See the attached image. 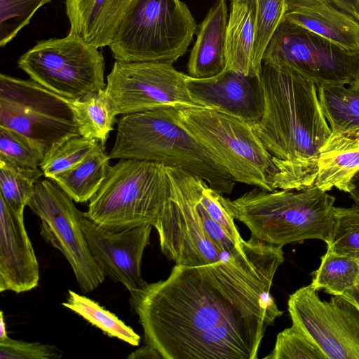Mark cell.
Here are the masks:
<instances>
[{
  "mask_svg": "<svg viewBox=\"0 0 359 359\" xmlns=\"http://www.w3.org/2000/svg\"><path fill=\"white\" fill-rule=\"evenodd\" d=\"M166 62L116 60L105 90L118 114L159 107H201L191 97L187 75Z\"/></svg>",
  "mask_w": 359,
  "mask_h": 359,
  "instance_id": "4fadbf2b",
  "label": "cell"
},
{
  "mask_svg": "<svg viewBox=\"0 0 359 359\" xmlns=\"http://www.w3.org/2000/svg\"><path fill=\"white\" fill-rule=\"evenodd\" d=\"M228 18L226 0H217L209 9L191 50L187 65L189 76L207 79L225 69Z\"/></svg>",
  "mask_w": 359,
  "mask_h": 359,
  "instance_id": "ffe728a7",
  "label": "cell"
},
{
  "mask_svg": "<svg viewBox=\"0 0 359 359\" xmlns=\"http://www.w3.org/2000/svg\"><path fill=\"white\" fill-rule=\"evenodd\" d=\"M358 283L359 260L327 250L311 285L316 291L323 289L332 295L341 296Z\"/></svg>",
  "mask_w": 359,
  "mask_h": 359,
  "instance_id": "4316f807",
  "label": "cell"
},
{
  "mask_svg": "<svg viewBox=\"0 0 359 359\" xmlns=\"http://www.w3.org/2000/svg\"><path fill=\"white\" fill-rule=\"evenodd\" d=\"M129 359H163L160 353L151 345L146 344L128 355Z\"/></svg>",
  "mask_w": 359,
  "mask_h": 359,
  "instance_id": "74e56055",
  "label": "cell"
},
{
  "mask_svg": "<svg viewBox=\"0 0 359 359\" xmlns=\"http://www.w3.org/2000/svg\"><path fill=\"white\" fill-rule=\"evenodd\" d=\"M178 109L159 107L121 116L110 159H135L180 168L202 178L219 194H230L236 182L179 123Z\"/></svg>",
  "mask_w": 359,
  "mask_h": 359,
  "instance_id": "3957f363",
  "label": "cell"
},
{
  "mask_svg": "<svg viewBox=\"0 0 359 359\" xmlns=\"http://www.w3.org/2000/svg\"><path fill=\"white\" fill-rule=\"evenodd\" d=\"M42 175L40 168L24 169L0 161V196L13 209L24 212Z\"/></svg>",
  "mask_w": 359,
  "mask_h": 359,
  "instance_id": "83f0119b",
  "label": "cell"
},
{
  "mask_svg": "<svg viewBox=\"0 0 359 359\" xmlns=\"http://www.w3.org/2000/svg\"><path fill=\"white\" fill-rule=\"evenodd\" d=\"M54 181L39 180L28 207L41 220L40 234L69 262L81 291L95 290L105 276L93 259L83 231V212Z\"/></svg>",
  "mask_w": 359,
  "mask_h": 359,
  "instance_id": "7c38bea8",
  "label": "cell"
},
{
  "mask_svg": "<svg viewBox=\"0 0 359 359\" xmlns=\"http://www.w3.org/2000/svg\"><path fill=\"white\" fill-rule=\"evenodd\" d=\"M187 86L192 100L201 107L233 116L251 126L262 116L264 100L259 75H245L225 69L207 79L187 75Z\"/></svg>",
  "mask_w": 359,
  "mask_h": 359,
  "instance_id": "2e32d148",
  "label": "cell"
},
{
  "mask_svg": "<svg viewBox=\"0 0 359 359\" xmlns=\"http://www.w3.org/2000/svg\"><path fill=\"white\" fill-rule=\"evenodd\" d=\"M283 246L252 236L227 260L177 265L130 298L145 344L163 359H257L283 313L271 294Z\"/></svg>",
  "mask_w": 359,
  "mask_h": 359,
  "instance_id": "6da1fadb",
  "label": "cell"
},
{
  "mask_svg": "<svg viewBox=\"0 0 359 359\" xmlns=\"http://www.w3.org/2000/svg\"><path fill=\"white\" fill-rule=\"evenodd\" d=\"M332 4L346 13L359 22V0H328Z\"/></svg>",
  "mask_w": 359,
  "mask_h": 359,
  "instance_id": "8d00e7d4",
  "label": "cell"
},
{
  "mask_svg": "<svg viewBox=\"0 0 359 359\" xmlns=\"http://www.w3.org/2000/svg\"><path fill=\"white\" fill-rule=\"evenodd\" d=\"M62 351L56 346L15 340L0 341V359H60Z\"/></svg>",
  "mask_w": 359,
  "mask_h": 359,
  "instance_id": "d590c367",
  "label": "cell"
},
{
  "mask_svg": "<svg viewBox=\"0 0 359 359\" xmlns=\"http://www.w3.org/2000/svg\"><path fill=\"white\" fill-rule=\"evenodd\" d=\"M266 359H326L321 350L294 325L278 334L276 344Z\"/></svg>",
  "mask_w": 359,
  "mask_h": 359,
  "instance_id": "836d02e7",
  "label": "cell"
},
{
  "mask_svg": "<svg viewBox=\"0 0 359 359\" xmlns=\"http://www.w3.org/2000/svg\"><path fill=\"white\" fill-rule=\"evenodd\" d=\"M230 6L226 36L225 69L245 75L257 76L252 66L256 0H230Z\"/></svg>",
  "mask_w": 359,
  "mask_h": 359,
  "instance_id": "7402d4cb",
  "label": "cell"
},
{
  "mask_svg": "<svg viewBox=\"0 0 359 359\" xmlns=\"http://www.w3.org/2000/svg\"><path fill=\"white\" fill-rule=\"evenodd\" d=\"M323 113L332 131H359V95L345 86H316Z\"/></svg>",
  "mask_w": 359,
  "mask_h": 359,
  "instance_id": "d4e9b609",
  "label": "cell"
},
{
  "mask_svg": "<svg viewBox=\"0 0 359 359\" xmlns=\"http://www.w3.org/2000/svg\"><path fill=\"white\" fill-rule=\"evenodd\" d=\"M39 265L24 223V212L0 196V292L17 294L35 288Z\"/></svg>",
  "mask_w": 359,
  "mask_h": 359,
  "instance_id": "e0dca14e",
  "label": "cell"
},
{
  "mask_svg": "<svg viewBox=\"0 0 359 359\" xmlns=\"http://www.w3.org/2000/svg\"><path fill=\"white\" fill-rule=\"evenodd\" d=\"M262 62L287 66L316 86L350 85L359 72V52L346 50L285 18Z\"/></svg>",
  "mask_w": 359,
  "mask_h": 359,
  "instance_id": "8fae6325",
  "label": "cell"
},
{
  "mask_svg": "<svg viewBox=\"0 0 359 359\" xmlns=\"http://www.w3.org/2000/svg\"><path fill=\"white\" fill-rule=\"evenodd\" d=\"M171 196L155 225L162 252L177 265L198 266L229 259L206 231L196 208L197 178L168 167Z\"/></svg>",
  "mask_w": 359,
  "mask_h": 359,
  "instance_id": "9c48e42d",
  "label": "cell"
},
{
  "mask_svg": "<svg viewBox=\"0 0 359 359\" xmlns=\"http://www.w3.org/2000/svg\"><path fill=\"white\" fill-rule=\"evenodd\" d=\"M46 150L39 142L0 126V161L24 169H37Z\"/></svg>",
  "mask_w": 359,
  "mask_h": 359,
  "instance_id": "f1b7e54d",
  "label": "cell"
},
{
  "mask_svg": "<svg viewBox=\"0 0 359 359\" xmlns=\"http://www.w3.org/2000/svg\"><path fill=\"white\" fill-rule=\"evenodd\" d=\"M151 225L113 230L87 218L82 229L90 254L105 276L121 283L130 297L147 286L141 273L144 250L149 243Z\"/></svg>",
  "mask_w": 359,
  "mask_h": 359,
  "instance_id": "9a60e30c",
  "label": "cell"
},
{
  "mask_svg": "<svg viewBox=\"0 0 359 359\" xmlns=\"http://www.w3.org/2000/svg\"><path fill=\"white\" fill-rule=\"evenodd\" d=\"M0 126L41 144L46 152L66 138L81 135L70 100L32 79L0 74Z\"/></svg>",
  "mask_w": 359,
  "mask_h": 359,
  "instance_id": "30bf717a",
  "label": "cell"
},
{
  "mask_svg": "<svg viewBox=\"0 0 359 359\" xmlns=\"http://www.w3.org/2000/svg\"><path fill=\"white\" fill-rule=\"evenodd\" d=\"M51 0H0V46H5L36 11Z\"/></svg>",
  "mask_w": 359,
  "mask_h": 359,
  "instance_id": "d6a6232c",
  "label": "cell"
},
{
  "mask_svg": "<svg viewBox=\"0 0 359 359\" xmlns=\"http://www.w3.org/2000/svg\"><path fill=\"white\" fill-rule=\"evenodd\" d=\"M105 146L98 143L82 161L52 179L76 203L90 201L100 188L109 171L110 158Z\"/></svg>",
  "mask_w": 359,
  "mask_h": 359,
  "instance_id": "603a6c76",
  "label": "cell"
},
{
  "mask_svg": "<svg viewBox=\"0 0 359 359\" xmlns=\"http://www.w3.org/2000/svg\"><path fill=\"white\" fill-rule=\"evenodd\" d=\"M256 33L252 53V66L259 75L265 48L286 11V0H256Z\"/></svg>",
  "mask_w": 359,
  "mask_h": 359,
  "instance_id": "1f68e13d",
  "label": "cell"
},
{
  "mask_svg": "<svg viewBox=\"0 0 359 359\" xmlns=\"http://www.w3.org/2000/svg\"><path fill=\"white\" fill-rule=\"evenodd\" d=\"M341 297L353 304L359 310V289L357 287L348 290Z\"/></svg>",
  "mask_w": 359,
  "mask_h": 359,
  "instance_id": "ab89813d",
  "label": "cell"
},
{
  "mask_svg": "<svg viewBox=\"0 0 359 359\" xmlns=\"http://www.w3.org/2000/svg\"><path fill=\"white\" fill-rule=\"evenodd\" d=\"M182 126L217 159L235 182L273 191L278 169L251 125L204 107H182Z\"/></svg>",
  "mask_w": 359,
  "mask_h": 359,
  "instance_id": "52a82bcc",
  "label": "cell"
},
{
  "mask_svg": "<svg viewBox=\"0 0 359 359\" xmlns=\"http://www.w3.org/2000/svg\"><path fill=\"white\" fill-rule=\"evenodd\" d=\"M18 65L31 79L69 100L106 88L102 53L72 34L37 42Z\"/></svg>",
  "mask_w": 359,
  "mask_h": 359,
  "instance_id": "ba28073f",
  "label": "cell"
},
{
  "mask_svg": "<svg viewBox=\"0 0 359 359\" xmlns=\"http://www.w3.org/2000/svg\"><path fill=\"white\" fill-rule=\"evenodd\" d=\"M334 222L327 250L359 260V207L334 208Z\"/></svg>",
  "mask_w": 359,
  "mask_h": 359,
  "instance_id": "4dcf8cb0",
  "label": "cell"
},
{
  "mask_svg": "<svg viewBox=\"0 0 359 359\" xmlns=\"http://www.w3.org/2000/svg\"><path fill=\"white\" fill-rule=\"evenodd\" d=\"M70 105L80 135L105 146L118 114L105 89L70 100Z\"/></svg>",
  "mask_w": 359,
  "mask_h": 359,
  "instance_id": "cb8c5ba5",
  "label": "cell"
},
{
  "mask_svg": "<svg viewBox=\"0 0 359 359\" xmlns=\"http://www.w3.org/2000/svg\"><path fill=\"white\" fill-rule=\"evenodd\" d=\"M351 184L352 190L349 193L350 198L353 201L354 205L359 207V171L353 177Z\"/></svg>",
  "mask_w": 359,
  "mask_h": 359,
  "instance_id": "f35d334b",
  "label": "cell"
},
{
  "mask_svg": "<svg viewBox=\"0 0 359 359\" xmlns=\"http://www.w3.org/2000/svg\"><path fill=\"white\" fill-rule=\"evenodd\" d=\"M264 111L251 126L278 169L276 189L313 187L319 150L331 133L316 85L292 68L262 62Z\"/></svg>",
  "mask_w": 359,
  "mask_h": 359,
  "instance_id": "7a4b0ae2",
  "label": "cell"
},
{
  "mask_svg": "<svg viewBox=\"0 0 359 359\" xmlns=\"http://www.w3.org/2000/svg\"><path fill=\"white\" fill-rule=\"evenodd\" d=\"M335 200L316 186L271 191L255 187L233 201L224 197V203L251 236L283 247L307 239L327 243L334 222Z\"/></svg>",
  "mask_w": 359,
  "mask_h": 359,
  "instance_id": "277c9868",
  "label": "cell"
},
{
  "mask_svg": "<svg viewBox=\"0 0 359 359\" xmlns=\"http://www.w3.org/2000/svg\"><path fill=\"white\" fill-rule=\"evenodd\" d=\"M198 197L201 205L211 217L215 220L235 241L241 244L243 239L237 229L234 217L224 203V197L222 194L211 188L202 178L198 180Z\"/></svg>",
  "mask_w": 359,
  "mask_h": 359,
  "instance_id": "e575fe53",
  "label": "cell"
},
{
  "mask_svg": "<svg viewBox=\"0 0 359 359\" xmlns=\"http://www.w3.org/2000/svg\"><path fill=\"white\" fill-rule=\"evenodd\" d=\"M171 196L166 166L135 159H119L90 200L85 216L113 230L155 225Z\"/></svg>",
  "mask_w": 359,
  "mask_h": 359,
  "instance_id": "5b68a950",
  "label": "cell"
},
{
  "mask_svg": "<svg viewBox=\"0 0 359 359\" xmlns=\"http://www.w3.org/2000/svg\"><path fill=\"white\" fill-rule=\"evenodd\" d=\"M317 0H286L287 9ZM286 9V10H287Z\"/></svg>",
  "mask_w": 359,
  "mask_h": 359,
  "instance_id": "b9f144b4",
  "label": "cell"
},
{
  "mask_svg": "<svg viewBox=\"0 0 359 359\" xmlns=\"http://www.w3.org/2000/svg\"><path fill=\"white\" fill-rule=\"evenodd\" d=\"M196 27L181 0H136L109 46L118 61L174 63L187 53Z\"/></svg>",
  "mask_w": 359,
  "mask_h": 359,
  "instance_id": "8992f818",
  "label": "cell"
},
{
  "mask_svg": "<svg viewBox=\"0 0 359 359\" xmlns=\"http://www.w3.org/2000/svg\"><path fill=\"white\" fill-rule=\"evenodd\" d=\"M62 305L81 316L107 336L115 337L132 346L140 344V335L114 313L105 309L97 302L69 290L66 301Z\"/></svg>",
  "mask_w": 359,
  "mask_h": 359,
  "instance_id": "484cf974",
  "label": "cell"
},
{
  "mask_svg": "<svg viewBox=\"0 0 359 359\" xmlns=\"http://www.w3.org/2000/svg\"><path fill=\"white\" fill-rule=\"evenodd\" d=\"M95 140L81 135L66 138L53 144L45 154L40 168L46 178L52 179L84 160L97 147Z\"/></svg>",
  "mask_w": 359,
  "mask_h": 359,
  "instance_id": "f546056e",
  "label": "cell"
},
{
  "mask_svg": "<svg viewBox=\"0 0 359 359\" xmlns=\"http://www.w3.org/2000/svg\"><path fill=\"white\" fill-rule=\"evenodd\" d=\"M357 287H358V288L359 289V283H358V286H357Z\"/></svg>",
  "mask_w": 359,
  "mask_h": 359,
  "instance_id": "ee69618b",
  "label": "cell"
},
{
  "mask_svg": "<svg viewBox=\"0 0 359 359\" xmlns=\"http://www.w3.org/2000/svg\"><path fill=\"white\" fill-rule=\"evenodd\" d=\"M359 171V131H332L319 150L314 186L323 191L333 188L349 194Z\"/></svg>",
  "mask_w": 359,
  "mask_h": 359,
  "instance_id": "44dd1931",
  "label": "cell"
},
{
  "mask_svg": "<svg viewBox=\"0 0 359 359\" xmlns=\"http://www.w3.org/2000/svg\"><path fill=\"white\" fill-rule=\"evenodd\" d=\"M284 18L346 50L359 52V22L328 0L288 8Z\"/></svg>",
  "mask_w": 359,
  "mask_h": 359,
  "instance_id": "d6986e66",
  "label": "cell"
},
{
  "mask_svg": "<svg viewBox=\"0 0 359 359\" xmlns=\"http://www.w3.org/2000/svg\"><path fill=\"white\" fill-rule=\"evenodd\" d=\"M136 0H65L69 34L102 48L109 45L123 18Z\"/></svg>",
  "mask_w": 359,
  "mask_h": 359,
  "instance_id": "ac0fdd59",
  "label": "cell"
},
{
  "mask_svg": "<svg viewBox=\"0 0 359 359\" xmlns=\"http://www.w3.org/2000/svg\"><path fill=\"white\" fill-rule=\"evenodd\" d=\"M348 88L359 95V72L355 80L349 85Z\"/></svg>",
  "mask_w": 359,
  "mask_h": 359,
  "instance_id": "7bdbcfd3",
  "label": "cell"
},
{
  "mask_svg": "<svg viewBox=\"0 0 359 359\" xmlns=\"http://www.w3.org/2000/svg\"><path fill=\"white\" fill-rule=\"evenodd\" d=\"M292 325L321 350L326 359H359V310L341 296L323 301L309 285L290 295Z\"/></svg>",
  "mask_w": 359,
  "mask_h": 359,
  "instance_id": "5bb4252c",
  "label": "cell"
},
{
  "mask_svg": "<svg viewBox=\"0 0 359 359\" xmlns=\"http://www.w3.org/2000/svg\"><path fill=\"white\" fill-rule=\"evenodd\" d=\"M8 337L6 324L4 320V313L1 311L0 312V341H3Z\"/></svg>",
  "mask_w": 359,
  "mask_h": 359,
  "instance_id": "60d3db41",
  "label": "cell"
}]
</instances>
